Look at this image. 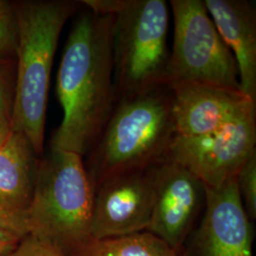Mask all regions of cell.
Masks as SVG:
<instances>
[{
	"label": "cell",
	"instance_id": "6da1fadb",
	"mask_svg": "<svg viewBox=\"0 0 256 256\" xmlns=\"http://www.w3.org/2000/svg\"><path fill=\"white\" fill-rule=\"evenodd\" d=\"M112 24L113 14L90 10L74 24L57 74L56 92L63 120L52 138V150L86 154L118 102Z\"/></svg>",
	"mask_w": 256,
	"mask_h": 256
},
{
	"label": "cell",
	"instance_id": "7a4b0ae2",
	"mask_svg": "<svg viewBox=\"0 0 256 256\" xmlns=\"http://www.w3.org/2000/svg\"><path fill=\"white\" fill-rule=\"evenodd\" d=\"M78 6L77 2L63 0L18 4V70L10 128L27 137L37 156L44 149L48 88L59 37Z\"/></svg>",
	"mask_w": 256,
	"mask_h": 256
},
{
	"label": "cell",
	"instance_id": "3957f363",
	"mask_svg": "<svg viewBox=\"0 0 256 256\" xmlns=\"http://www.w3.org/2000/svg\"><path fill=\"white\" fill-rule=\"evenodd\" d=\"M176 135L172 96L166 84L118 100L90 150L88 174L94 192L110 176L164 160Z\"/></svg>",
	"mask_w": 256,
	"mask_h": 256
},
{
	"label": "cell",
	"instance_id": "277c9868",
	"mask_svg": "<svg viewBox=\"0 0 256 256\" xmlns=\"http://www.w3.org/2000/svg\"><path fill=\"white\" fill-rule=\"evenodd\" d=\"M113 14L112 58L118 100L164 86L170 50V7L165 0H98Z\"/></svg>",
	"mask_w": 256,
	"mask_h": 256
},
{
	"label": "cell",
	"instance_id": "5b68a950",
	"mask_svg": "<svg viewBox=\"0 0 256 256\" xmlns=\"http://www.w3.org/2000/svg\"><path fill=\"white\" fill-rule=\"evenodd\" d=\"M94 194L82 156L52 150L38 162L27 234L70 254L92 239Z\"/></svg>",
	"mask_w": 256,
	"mask_h": 256
},
{
	"label": "cell",
	"instance_id": "8992f818",
	"mask_svg": "<svg viewBox=\"0 0 256 256\" xmlns=\"http://www.w3.org/2000/svg\"><path fill=\"white\" fill-rule=\"evenodd\" d=\"M173 46L168 82H194L240 90L238 64L202 0H171Z\"/></svg>",
	"mask_w": 256,
	"mask_h": 256
},
{
	"label": "cell",
	"instance_id": "52a82bcc",
	"mask_svg": "<svg viewBox=\"0 0 256 256\" xmlns=\"http://www.w3.org/2000/svg\"><path fill=\"white\" fill-rule=\"evenodd\" d=\"M256 111L224 128L196 137L176 135L165 160L180 165L216 188L236 176L241 167L256 153Z\"/></svg>",
	"mask_w": 256,
	"mask_h": 256
},
{
	"label": "cell",
	"instance_id": "ba28073f",
	"mask_svg": "<svg viewBox=\"0 0 256 256\" xmlns=\"http://www.w3.org/2000/svg\"><path fill=\"white\" fill-rule=\"evenodd\" d=\"M158 164L115 174L96 188L92 239L120 238L147 230L155 202Z\"/></svg>",
	"mask_w": 256,
	"mask_h": 256
},
{
	"label": "cell",
	"instance_id": "9c48e42d",
	"mask_svg": "<svg viewBox=\"0 0 256 256\" xmlns=\"http://www.w3.org/2000/svg\"><path fill=\"white\" fill-rule=\"evenodd\" d=\"M205 202V185L169 160L156 165L155 202L147 232L176 248L182 243Z\"/></svg>",
	"mask_w": 256,
	"mask_h": 256
},
{
	"label": "cell",
	"instance_id": "30bf717a",
	"mask_svg": "<svg viewBox=\"0 0 256 256\" xmlns=\"http://www.w3.org/2000/svg\"><path fill=\"white\" fill-rule=\"evenodd\" d=\"M176 135L196 137L216 131L256 111L240 90L194 82H168Z\"/></svg>",
	"mask_w": 256,
	"mask_h": 256
},
{
	"label": "cell",
	"instance_id": "8fae6325",
	"mask_svg": "<svg viewBox=\"0 0 256 256\" xmlns=\"http://www.w3.org/2000/svg\"><path fill=\"white\" fill-rule=\"evenodd\" d=\"M202 256H252V230L241 200L236 176L216 188L205 186Z\"/></svg>",
	"mask_w": 256,
	"mask_h": 256
},
{
	"label": "cell",
	"instance_id": "7c38bea8",
	"mask_svg": "<svg viewBox=\"0 0 256 256\" xmlns=\"http://www.w3.org/2000/svg\"><path fill=\"white\" fill-rule=\"evenodd\" d=\"M37 154L26 136L10 133L0 146V226L23 238L32 198Z\"/></svg>",
	"mask_w": 256,
	"mask_h": 256
},
{
	"label": "cell",
	"instance_id": "4fadbf2b",
	"mask_svg": "<svg viewBox=\"0 0 256 256\" xmlns=\"http://www.w3.org/2000/svg\"><path fill=\"white\" fill-rule=\"evenodd\" d=\"M238 64L240 90L256 102V9L247 0H204Z\"/></svg>",
	"mask_w": 256,
	"mask_h": 256
},
{
	"label": "cell",
	"instance_id": "5bb4252c",
	"mask_svg": "<svg viewBox=\"0 0 256 256\" xmlns=\"http://www.w3.org/2000/svg\"><path fill=\"white\" fill-rule=\"evenodd\" d=\"M68 256H176V250L150 232L108 239H90Z\"/></svg>",
	"mask_w": 256,
	"mask_h": 256
},
{
	"label": "cell",
	"instance_id": "9a60e30c",
	"mask_svg": "<svg viewBox=\"0 0 256 256\" xmlns=\"http://www.w3.org/2000/svg\"><path fill=\"white\" fill-rule=\"evenodd\" d=\"M18 4L0 0V57L16 55L18 39Z\"/></svg>",
	"mask_w": 256,
	"mask_h": 256
},
{
	"label": "cell",
	"instance_id": "2e32d148",
	"mask_svg": "<svg viewBox=\"0 0 256 256\" xmlns=\"http://www.w3.org/2000/svg\"><path fill=\"white\" fill-rule=\"evenodd\" d=\"M238 190L248 218H256V153L241 167L238 174Z\"/></svg>",
	"mask_w": 256,
	"mask_h": 256
},
{
	"label": "cell",
	"instance_id": "e0dca14e",
	"mask_svg": "<svg viewBox=\"0 0 256 256\" xmlns=\"http://www.w3.org/2000/svg\"><path fill=\"white\" fill-rule=\"evenodd\" d=\"M8 256H68L54 244L27 234Z\"/></svg>",
	"mask_w": 256,
	"mask_h": 256
},
{
	"label": "cell",
	"instance_id": "ac0fdd59",
	"mask_svg": "<svg viewBox=\"0 0 256 256\" xmlns=\"http://www.w3.org/2000/svg\"><path fill=\"white\" fill-rule=\"evenodd\" d=\"M14 95V82L10 74L9 64L0 58V114L10 119Z\"/></svg>",
	"mask_w": 256,
	"mask_h": 256
},
{
	"label": "cell",
	"instance_id": "d6986e66",
	"mask_svg": "<svg viewBox=\"0 0 256 256\" xmlns=\"http://www.w3.org/2000/svg\"><path fill=\"white\" fill-rule=\"evenodd\" d=\"M21 238L0 226V256H8L18 246Z\"/></svg>",
	"mask_w": 256,
	"mask_h": 256
},
{
	"label": "cell",
	"instance_id": "ffe728a7",
	"mask_svg": "<svg viewBox=\"0 0 256 256\" xmlns=\"http://www.w3.org/2000/svg\"><path fill=\"white\" fill-rule=\"evenodd\" d=\"M10 133V119L0 114V146L6 142Z\"/></svg>",
	"mask_w": 256,
	"mask_h": 256
}]
</instances>
